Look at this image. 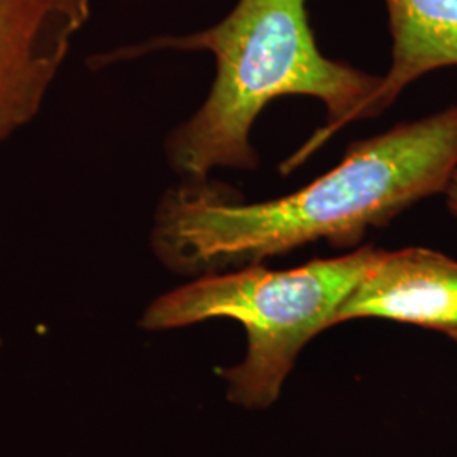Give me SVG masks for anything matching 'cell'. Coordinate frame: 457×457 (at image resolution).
Segmentation results:
<instances>
[{"label":"cell","mask_w":457,"mask_h":457,"mask_svg":"<svg viewBox=\"0 0 457 457\" xmlns=\"http://www.w3.org/2000/svg\"><path fill=\"white\" fill-rule=\"evenodd\" d=\"M358 319L424 327L457 341L456 260L427 247L378 249L336 326Z\"/></svg>","instance_id":"5b68a950"},{"label":"cell","mask_w":457,"mask_h":457,"mask_svg":"<svg viewBox=\"0 0 457 457\" xmlns=\"http://www.w3.org/2000/svg\"><path fill=\"white\" fill-rule=\"evenodd\" d=\"M392 34V66L381 79L368 117L434 70L457 66V0H383Z\"/></svg>","instance_id":"8992f818"},{"label":"cell","mask_w":457,"mask_h":457,"mask_svg":"<svg viewBox=\"0 0 457 457\" xmlns=\"http://www.w3.org/2000/svg\"><path fill=\"white\" fill-rule=\"evenodd\" d=\"M160 49L209 51L217 68L202 107L166 141L168 162L187 181H205L215 168L256 170L260 160L249 134L262 109L281 96L319 98L326 105L327 124L281 164V171L290 173L334 132L366 119L383 79L320 53L307 0H237L205 31L154 37L117 51L114 58Z\"/></svg>","instance_id":"7a4b0ae2"},{"label":"cell","mask_w":457,"mask_h":457,"mask_svg":"<svg viewBox=\"0 0 457 457\" xmlns=\"http://www.w3.org/2000/svg\"><path fill=\"white\" fill-rule=\"evenodd\" d=\"M457 168V105L347 149L343 162L290 195L245 204L220 187L185 181L164 196L151 245L166 268L211 275L327 241L358 245L368 228L444 194Z\"/></svg>","instance_id":"6da1fadb"},{"label":"cell","mask_w":457,"mask_h":457,"mask_svg":"<svg viewBox=\"0 0 457 457\" xmlns=\"http://www.w3.org/2000/svg\"><path fill=\"white\" fill-rule=\"evenodd\" d=\"M92 0H0V145L39 112Z\"/></svg>","instance_id":"277c9868"},{"label":"cell","mask_w":457,"mask_h":457,"mask_svg":"<svg viewBox=\"0 0 457 457\" xmlns=\"http://www.w3.org/2000/svg\"><path fill=\"white\" fill-rule=\"evenodd\" d=\"M444 195H445V200H447L449 211L457 217V168L454 175H453V179L449 181V185H447V188H445V192H444Z\"/></svg>","instance_id":"52a82bcc"},{"label":"cell","mask_w":457,"mask_h":457,"mask_svg":"<svg viewBox=\"0 0 457 457\" xmlns=\"http://www.w3.org/2000/svg\"><path fill=\"white\" fill-rule=\"evenodd\" d=\"M378 249H360L292 270L247 264L202 275L158 296L139 326L170 330L230 319L245 330V354L217 373L232 405L264 410L277 403L303 347L336 326L337 313L375 262Z\"/></svg>","instance_id":"3957f363"}]
</instances>
